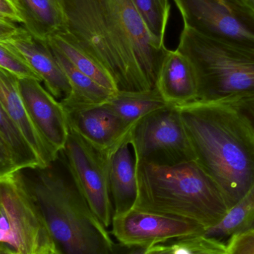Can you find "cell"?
Returning <instances> with one entry per match:
<instances>
[{"label": "cell", "mask_w": 254, "mask_h": 254, "mask_svg": "<svg viewBox=\"0 0 254 254\" xmlns=\"http://www.w3.org/2000/svg\"><path fill=\"white\" fill-rule=\"evenodd\" d=\"M7 45L27 63L56 99L68 96L71 92L68 79L47 41L37 40L22 27Z\"/></svg>", "instance_id": "cell-13"}, {"label": "cell", "mask_w": 254, "mask_h": 254, "mask_svg": "<svg viewBox=\"0 0 254 254\" xmlns=\"http://www.w3.org/2000/svg\"><path fill=\"white\" fill-rule=\"evenodd\" d=\"M184 25L209 38L254 52V11L243 0H173Z\"/></svg>", "instance_id": "cell-7"}, {"label": "cell", "mask_w": 254, "mask_h": 254, "mask_svg": "<svg viewBox=\"0 0 254 254\" xmlns=\"http://www.w3.org/2000/svg\"><path fill=\"white\" fill-rule=\"evenodd\" d=\"M47 42L58 49L76 68L98 84L113 92L119 91L113 77L101 65L62 36L55 34Z\"/></svg>", "instance_id": "cell-20"}, {"label": "cell", "mask_w": 254, "mask_h": 254, "mask_svg": "<svg viewBox=\"0 0 254 254\" xmlns=\"http://www.w3.org/2000/svg\"><path fill=\"white\" fill-rule=\"evenodd\" d=\"M60 155L73 183L106 228L111 225L114 208L109 187L110 155L103 153L70 129Z\"/></svg>", "instance_id": "cell-9"}, {"label": "cell", "mask_w": 254, "mask_h": 254, "mask_svg": "<svg viewBox=\"0 0 254 254\" xmlns=\"http://www.w3.org/2000/svg\"><path fill=\"white\" fill-rule=\"evenodd\" d=\"M0 67L13 73L19 78L29 77L41 82L31 67L7 43H0Z\"/></svg>", "instance_id": "cell-25"}, {"label": "cell", "mask_w": 254, "mask_h": 254, "mask_svg": "<svg viewBox=\"0 0 254 254\" xmlns=\"http://www.w3.org/2000/svg\"><path fill=\"white\" fill-rule=\"evenodd\" d=\"M0 229L17 254H40L53 246L38 207L17 173L0 179Z\"/></svg>", "instance_id": "cell-8"}, {"label": "cell", "mask_w": 254, "mask_h": 254, "mask_svg": "<svg viewBox=\"0 0 254 254\" xmlns=\"http://www.w3.org/2000/svg\"><path fill=\"white\" fill-rule=\"evenodd\" d=\"M163 254H224L226 244L206 234L162 243Z\"/></svg>", "instance_id": "cell-24"}, {"label": "cell", "mask_w": 254, "mask_h": 254, "mask_svg": "<svg viewBox=\"0 0 254 254\" xmlns=\"http://www.w3.org/2000/svg\"><path fill=\"white\" fill-rule=\"evenodd\" d=\"M111 225L113 235L127 248H149L206 232L194 221L134 208L113 215Z\"/></svg>", "instance_id": "cell-10"}, {"label": "cell", "mask_w": 254, "mask_h": 254, "mask_svg": "<svg viewBox=\"0 0 254 254\" xmlns=\"http://www.w3.org/2000/svg\"><path fill=\"white\" fill-rule=\"evenodd\" d=\"M65 26L58 33L96 61L119 91L156 87L168 49L151 34L132 0H62Z\"/></svg>", "instance_id": "cell-1"}, {"label": "cell", "mask_w": 254, "mask_h": 254, "mask_svg": "<svg viewBox=\"0 0 254 254\" xmlns=\"http://www.w3.org/2000/svg\"><path fill=\"white\" fill-rule=\"evenodd\" d=\"M0 134L7 141L19 170L46 167L0 102Z\"/></svg>", "instance_id": "cell-21"}, {"label": "cell", "mask_w": 254, "mask_h": 254, "mask_svg": "<svg viewBox=\"0 0 254 254\" xmlns=\"http://www.w3.org/2000/svg\"><path fill=\"white\" fill-rule=\"evenodd\" d=\"M148 30L160 43L165 44L170 16V0H132Z\"/></svg>", "instance_id": "cell-23"}, {"label": "cell", "mask_w": 254, "mask_h": 254, "mask_svg": "<svg viewBox=\"0 0 254 254\" xmlns=\"http://www.w3.org/2000/svg\"><path fill=\"white\" fill-rule=\"evenodd\" d=\"M19 171L14 155L4 137L0 134V179L13 176Z\"/></svg>", "instance_id": "cell-27"}, {"label": "cell", "mask_w": 254, "mask_h": 254, "mask_svg": "<svg viewBox=\"0 0 254 254\" xmlns=\"http://www.w3.org/2000/svg\"><path fill=\"white\" fill-rule=\"evenodd\" d=\"M0 254H17L7 246L0 243Z\"/></svg>", "instance_id": "cell-31"}, {"label": "cell", "mask_w": 254, "mask_h": 254, "mask_svg": "<svg viewBox=\"0 0 254 254\" xmlns=\"http://www.w3.org/2000/svg\"><path fill=\"white\" fill-rule=\"evenodd\" d=\"M17 172L44 222L56 254H118L104 224L91 210L69 175L54 167Z\"/></svg>", "instance_id": "cell-3"}, {"label": "cell", "mask_w": 254, "mask_h": 254, "mask_svg": "<svg viewBox=\"0 0 254 254\" xmlns=\"http://www.w3.org/2000/svg\"><path fill=\"white\" fill-rule=\"evenodd\" d=\"M66 116L70 129L97 150L110 156L128 142L133 128L127 127L105 104L66 113Z\"/></svg>", "instance_id": "cell-12"}, {"label": "cell", "mask_w": 254, "mask_h": 254, "mask_svg": "<svg viewBox=\"0 0 254 254\" xmlns=\"http://www.w3.org/2000/svg\"><path fill=\"white\" fill-rule=\"evenodd\" d=\"M133 208L194 221L208 231L229 211L219 187L195 161L173 166L136 165Z\"/></svg>", "instance_id": "cell-4"}, {"label": "cell", "mask_w": 254, "mask_h": 254, "mask_svg": "<svg viewBox=\"0 0 254 254\" xmlns=\"http://www.w3.org/2000/svg\"><path fill=\"white\" fill-rule=\"evenodd\" d=\"M23 20V27L37 40L46 42L64 30L62 0H12Z\"/></svg>", "instance_id": "cell-18"}, {"label": "cell", "mask_w": 254, "mask_h": 254, "mask_svg": "<svg viewBox=\"0 0 254 254\" xmlns=\"http://www.w3.org/2000/svg\"><path fill=\"white\" fill-rule=\"evenodd\" d=\"M58 64L64 70L71 92L61 101L65 113L81 111L106 104L115 92L98 84L76 68L58 49L49 44Z\"/></svg>", "instance_id": "cell-17"}, {"label": "cell", "mask_w": 254, "mask_h": 254, "mask_svg": "<svg viewBox=\"0 0 254 254\" xmlns=\"http://www.w3.org/2000/svg\"><path fill=\"white\" fill-rule=\"evenodd\" d=\"M156 87L170 105L197 101L198 86L193 67L177 49L167 51L157 77Z\"/></svg>", "instance_id": "cell-14"}, {"label": "cell", "mask_w": 254, "mask_h": 254, "mask_svg": "<svg viewBox=\"0 0 254 254\" xmlns=\"http://www.w3.org/2000/svg\"><path fill=\"white\" fill-rule=\"evenodd\" d=\"M104 104L130 128L153 112L172 106L166 102L157 87L137 92L117 91Z\"/></svg>", "instance_id": "cell-19"}, {"label": "cell", "mask_w": 254, "mask_h": 254, "mask_svg": "<svg viewBox=\"0 0 254 254\" xmlns=\"http://www.w3.org/2000/svg\"><path fill=\"white\" fill-rule=\"evenodd\" d=\"M252 228H254V185L244 198L228 212L223 220L204 234L226 243L234 234Z\"/></svg>", "instance_id": "cell-22"}, {"label": "cell", "mask_w": 254, "mask_h": 254, "mask_svg": "<svg viewBox=\"0 0 254 254\" xmlns=\"http://www.w3.org/2000/svg\"><path fill=\"white\" fill-rule=\"evenodd\" d=\"M128 142L123 143L110 157L109 187L114 214L134 207L137 196V180L134 154Z\"/></svg>", "instance_id": "cell-16"}, {"label": "cell", "mask_w": 254, "mask_h": 254, "mask_svg": "<svg viewBox=\"0 0 254 254\" xmlns=\"http://www.w3.org/2000/svg\"><path fill=\"white\" fill-rule=\"evenodd\" d=\"M18 79L17 76L0 67V102L44 165L49 167L59 157L49 149L33 125L19 93Z\"/></svg>", "instance_id": "cell-15"}, {"label": "cell", "mask_w": 254, "mask_h": 254, "mask_svg": "<svg viewBox=\"0 0 254 254\" xmlns=\"http://www.w3.org/2000/svg\"><path fill=\"white\" fill-rule=\"evenodd\" d=\"M178 50L193 67L197 101L232 104L254 98V52L209 38L184 25Z\"/></svg>", "instance_id": "cell-5"}, {"label": "cell", "mask_w": 254, "mask_h": 254, "mask_svg": "<svg viewBox=\"0 0 254 254\" xmlns=\"http://www.w3.org/2000/svg\"><path fill=\"white\" fill-rule=\"evenodd\" d=\"M0 19L23 25V20L12 0H0Z\"/></svg>", "instance_id": "cell-28"}, {"label": "cell", "mask_w": 254, "mask_h": 254, "mask_svg": "<svg viewBox=\"0 0 254 254\" xmlns=\"http://www.w3.org/2000/svg\"><path fill=\"white\" fill-rule=\"evenodd\" d=\"M224 254H254V228L231 236Z\"/></svg>", "instance_id": "cell-26"}, {"label": "cell", "mask_w": 254, "mask_h": 254, "mask_svg": "<svg viewBox=\"0 0 254 254\" xmlns=\"http://www.w3.org/2000/svg\"><path fill=\"white\" fill-rule=\"evenodd\" d=\"M18 86L33 125L49 149L59 157L69 133L66 113L61 101L36 79L19 78Z\"/></svg>", "instance_id": "cell-11"}, {"label": "cell", "mask_w": 254, "mask_h": 254, "mask_svg": "<svg viewBox=\"0 0 254 254\" xmlns=\"http://www.w3.org/2000/svg\"><path fill=\"white\" fill-rule=\"evenodd\" d=\"M243 1L254 11V0H243Z\"/></svg>", "instance_id": "cell-33"}, {"label": "cell", "mask_w": 254, "mask_h": 254, "mask_svg": "<svg viewBox=\"0 0 254 254\" xmlns=\"http://www.w3.org/2000/svg\"><path fill=\"white\" fill-rule=\"evenodd\" d=\"M128 250L125 254H145L149 248L132 247L127 248Z\"/></svg>", "instance_id": "cell-30"}, {"label": "cell", "mask_w": 254, "mask_h": 254, "mask_svg": "<svg viewBox=\"0 0 254 254\" xmlns=\"http://www.w3.org/2000/svg\"><path fill=\"white\" fill-rule=\"evenodd\" d=\"M195 161L219 187L229 210L254 185V131L228 104L176 106Z\"/></svg>", "instance_id": "cell-2"}, {"label": "cell", "mask_w": 254, "mask_h": 254, "mask_svg": "<svg viewBox=\"0 0 254 254\" xmlns=\"http://www.w3.org/2000/svg\"><path fill=\"white\" fill-rule=\"evenodd\" d=\"M229 104L242 115L254 131V98Z\"/></svg>", "instance_id": "cell-29"}, {"label": "cell", "mask_w": 254, "mask_h": 254, "mask_svg": "<svg viewBox=\"0 0 254 254\" xmlns=\"http://www.w3.org/2000/svg\"><path fill=\"white\" fill-rule=\"evenodd\" d=\"M130 146L135 165L173 166L195 161L193 151L176 106L148 115L131 129Z\"/></svg>", "instance_id": "cell-6"}, {"label": "cell", "mask_w": 254, "mask_h": 254, "mask_svg": "<svg viewBox=\"0 0 254 254\" xmlns=\"http://www.w3.org/2000/svg\"><path fill=\"white\" fill-rule=\"evenodd\" d=\"M55 254V249H54V246H52L46 249L44 252H42L41 254Z\"/></svg>", "instance_id": "cell-32"}]
</instances>
